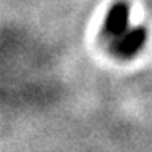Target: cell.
<instances>
[{"label":"cell","instance_id":"1","mask_svg":"<svg viewBox=\"0 0 152 152\" xmlns=\"http://www.w3.org/2000/svg\"><path fill=\"white\" fill-rule=\"evenodd\" d=\"M129 12H131V8H129L128 2H125V0L115 2L107 12L105 20H104V26H102L104 36L115 41V39L125 34L128 31V24H129Z\"/></svg>","mask_w":152,"mask_h":152},{"label":"cell","instance_id":"2","mask_svg":"<svg viewBox=\"0 0 152 152\" xmlns=\"http://www.w3.org/2000/svg\"><path fill=\"white\" fill-rule=\"evenodd\" d=\"M147 41V29L144 26H136L128 29L123 36L115 39L112 44L113 55L120 58H131L144 47Z\"/></svg>","mask_w":152,"mask_h":152}]
</instances>
